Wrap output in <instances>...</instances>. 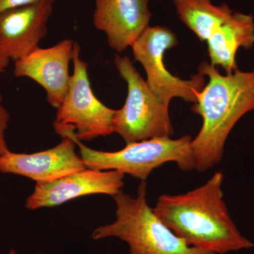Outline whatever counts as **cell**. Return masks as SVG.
Returning a JSON list of instances; mask_svg holds the SVG:
<instances>
[{"mask_svg": "<svg viewBox=\"0 0 254 254\" xmlns=\"http://www.w3.org/2000/svg\"><path fill=\"white\" fill-rule=\"evenodd\" d=\"M114 63L128 88L125 105L116 110L114 117V133H118L127 143L173 136L170 105L150 89L128 57L116 54Z\"/></svg>", "mask_w": 254, "mask_h": 254, "instance_id": "5b68a950", "label": "cell"}, {"mask_svg": "<svg viewBox=\"0 0 254 254\" xmlns=\"http://www.w3.org/2000/svg\"><path fill=\"white\" fill-rule=\"evenodd\" d=\"M63 138L56 146L31 154L9 150L0 155V173L14 174L36 183H47L86 168L76 153V143L69 137Z\"/></svg>", "mask_w": 254, "mask_h": 254, "instance_id": "30bf717a", "label": "cell"}, {"mask_svg": "<svg viewBox=\"0 0 254 254\" xmlns=\"http://www.w3.org/2000/svg\"><path fill=\"white\" fill-rule=\"evenodd\" d=\"M56 0H0V13L14 8L39 2L53 3Z\"/></svg>", "mask_w": 254, "mask_h": 254, "instance_id": "2e32d148", "label": "cell"}, {"mask_svg": "<svg viewBox=\"0 0 254 254\" xmlns=\"http://www.w3.org/2000/svg\"><path fill=\"white\" fill-rule=\"evenodd\" d=\"M125 175L116 170L85 168L55 181L36 183L33 193L27 198L26 207L37 210L63 204L68 200L91 194L114 197L125 186Z\"/></svg>", "mask_w": 254, "mask_h": 254, "instance_id": "ba28073f", "label": "cell"}, {"mask_svg": "<svg viewBox=\"0 0 254 254\" xmlns=\"http://www.w3.org/2000/svg\"><path fill=\"white\" fill-rule=\"evenodd\" d=\"M224 175L216 172L187 193L163 194L153 208L155 215L190 247L225 254L252 248L230 216L222 190Z\"/></svg>", "mask_w": 254, "mask_h": 254, "instance_id": "6da1fadb", "label": "cell"}, {"mask_svg": "<svg viewBox=\"0 0 254 254\" xmlns=\"http://www.w3.org/2000/svg\"><path fill=\"white\" fill-rule=\"evenodd\" d=\"M9 254H17V252H16L14 250H12L10 251Z\"/></svg>", "mask_w": 254, "mask_h": 254, "instance_id": "ac0fdd59", "label": "cell"}, {"mask_svg": "<svg viewBox=\"0 0 254 254\" xmlns=\"http://www.w3.org/2000/svg\"><path fill=\"white\" fill-rule=\"evenodd\" d=\"M198 71L208 78L192 106L201 117L199 132L190 148L195 170L205 172L221 161L229 134L237 122L254 110V70L222 75L218 68L203 62Z\"/></svg>", "mask_w": 254, "mask_h": 254, "instance_id": "7a4b0ae2", "label": "cell"}, {"mask_svg": "<svg viewBox=\"0 0 254 254\" xmlns=\"http://www.w3.org/2000/svg\"><path fill=\"white\" fill-rule=\"evenodd\" d=\"M173 2L182 22L201 42H207L234 12L227 4L215 5L212 0H174Z\"/></svg>", "mask_w": 254, "mask_h": 254, "instance_id": "5bb4252c", "label": "cell"}, {"mask_svg": "<svg viewBox=\"0 0 254 254\" xmlns=\"http://www.w3.org/2000/svg\"><path fill=\"white\" fill-rule=\"evenodd\" d=\"M55 131L69 137L78 145L80 156L86 168L97 170H116L124 175L146 181L155 169L169 162H174L183 171L195 170L192 155V137L186 135L177 139L171 137L150 138L127 143L116 152L93 150L83 144L69 128H60Z\"/></svg>", "mask_w": 254, "mask_h": 254, "instance_id": "277c9868", "label": "cell"}, {"mask_svg": "<svg viewBox=\"0 0 254 254\" xmlns=\"http://www.w3.org/2000/svg\"><path fill=\"white\" fill-rule=\"evenodd\" d=\"M116 220L92 233L95 240L118 237L126 242L129 254H216L187 245L155 215L147 202V184L141 181L136 198L120 192L113 197Z\"/></svg>", "mask_w": 254, "mask_h": 254, "instance_id": "3957f363", "label": "cell"}, {"mask_svg": "<svg viewBox=\"0 0 254 254\" xmlns=\"http://www.w3.org/2000/svg\"><path fill=\"white\" fill-rule=\"evenodd\" d=\"M178 44L177 36L163 26L148 27L133 45V58L146 73L147 84L163 103L170 105L175 98L187 103H196L197 95L204 88L205 76L198 71L189 80L172 74L165 65V54Z\"/></svg>", "mask_w": 254, "mask_h": 254, "instance_id": "52a82bcc", "label": "cell"}, {"mask_svg": "<svg viewBox=\"0 0 254 254\" xmlns=\"http://www.w3.org/2000/svg\"><path fill=\"white\" fill-rule=\"evenodd\" d=\"M73 71L67 93L58 108L55 128H69L80 141H91L114 133L116 110L108 108L97 98L88 73V64L80 58V46L74 42Z\"/></svg>", "mask_w": 254, "mask_h": 254, "instance_id": "8992f818", "label": "cell"}, {"mask_svg": "<svg viewBox=\"0 0 254 254\" xmlns=\"http://www.w3.org/2000/svg\"><path fill=\"white\" fill-rule=\"evenodd\" d=\"M2 101V96L0 94V155L9 150L5 139V131L8 127L10 116L7 110L4 108Z\"/></svg>", "mask_w": 254, "mask_h": 254, "instance_id": "9a60e30c", "label": "cell"}, {"mask_svg": "<svg viewBox=\"0 0 254 254\" xmlns=\"http://www.w3.org/2000/svg\"><path fill=\"white\" fill-rule=\"evenodd\" d=\"M53 4L39 2L0 13V50L10 60L21 59L46 36Z\"/></svg>", "mask_w": 254, "mask_h": 254, "instance_id": "7c38bea8", "label": "cell"}, {"mask_svg": "<svg viewBox=\"0 0 254 254\" xmlns=\"http://www.w3.org/2000/svg\"><path fill=\"white\" fill-rule=\"evenodd\" d=\"M10 60L0 50V74L4 72L9 65Z\"/></svg>", "mask_w": 254, "mask_h": 254, "instance_id": "e0dca14e", "label": "cell"}, {"mask_svg": "<svg viewBox=\"0 0 254 254\" xmlns=\"http://www.w3.org/2000/svg\"><path fill=\"white\" fill-rule=\"evenodd\" d=\"M149 0H95L93 23L118 53L132 47L149 27Z\"/></svg>", "mask_w": 254, "mask_h": 254, "instance_id": "8fae6325", "label": "cell"}, {"mask_svg": "<svg viewBox=\"0 0 254 254\" xmlns=\"http://www.w3.org/2000/svg\"><path fill=\"white\" fill-rule=\"evenodd\" d=\"M207 43L210 64L223 68L226 73L235 72L239 69L236 63L238 50H248L254 46L253 15L232 13L213 32Z\"/></svg>", "mask_w": 254, "mask_h": 254, "instance_id": "4fadbf2b", "label": "cell"}, {"mask_svg": "<svg viewBox=\"0 0 254 254\" xmlns=\"http://www.w3.org/2000/svg\"><path fill=\"white\" fill-rule=\"evenodd\" d=\"M73 46L74 41L66 39L50 48L38 47L27 56L15 61V76L31 78L41 85L47 92L48 103L58 109L69 86Z\"/></svg>", "mask_w": 254, "mask_h": 254, "instance_id": "9c48e42d", "label": "cell"}]
</instances>
